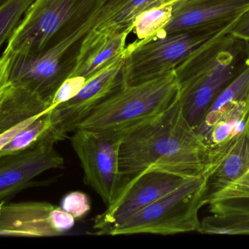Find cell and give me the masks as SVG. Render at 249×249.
Instances as JSON below:
<instances>
[{"label": "cell", "mask_w": 249, "mask_h": 249, "mask_svg": "<svg viewBox=\"0 0 249 249\" xmlns=\"http://www.w3.org/2000/svg\"><path fill=\"white\" fill-rule=\"evenodd\" d=\"M119 165L124 180L149 170L186 178L209 175L212 152L184 117L178 92L165 110L125 130Z\"/></svg>", "instance_id": "6da1fadb"}, {"label": "cell", "mask_w": 249, "mask_h": 249, "mask_svg": "<svg viewBox=\"0 0 249 249\" xmlns=\"http://www.w3.org/2000/svg\"><path fill=\"white\" fill-rule=\"evenodd\" d=\"M249 65V42L229 32L196 50L174 70L183 114L196 129L216 96Z\"/></svg>", "instance_id": "7a4b0ae2"}, {"label": "cell", "mask_w": 249, "mask_h": 249, "mask_svg": "<svg viewBox=\"0 0 249 249\" xmlns=\"http://www.w3.org/2000/svg\"><path fill=\"white\" fill-rule=\"evenodd\" d=\"M105 0H34L7 40L4 54L35 57L75 33Z\"/></svg>", "instance_id": "3957f363"}, {"label": "cell", "mask_w": 249, "mask_h": 249, "mask_svg": "<svg viewBox=\"0 0 249 249\" xmlns=\"http://www.w3.org/2000/svg\"><path fill=\"white\" fill-rule=\"evenodd\" d=\"M238 19L188 30L160 34L148 39H137L126 45L124 51V84H139L174 73L175 69L196 50L229 32Z\"/></svg>", "instance_id": "277c9868"}, {"label": "cell", "mask_w": 249, "mask_h": 249, "mask_svg": "<svg viewBox=\"0 0 249 249\" xmlns=\"http://www.w3.org/2000/svg\"><path fill=\"white\" fill-rule=\"evenodd\" d=\"M177 93L174 73L139 84H124L102 102L78 128L124 131L165 110Z\"/></svg>", "instance_id": "5b68a950"}, {"label": "cell", "mask_w": 249, "mask_h": 249, "mask_svg": "<svg viewBox=\"0 0 249 249\" xmlns=\"http://www.w3.org/2000/svg\"><path fill=\"white\" fill-rule=\"evenodd\" d=\"M99 10L70 38L35 57L10 54L8 81L36 94L51 105L54 95L75 68L85 38L102 20Z\"/></svg>", "instance_id": "8992f818"}, {"label": "cell", "mask_w": 249, "mask_h": 249, "mask_svg": "<svg viewBox=\"0 0 249 249\" xmlns=\"http://www.w3.org/2000/svg\"><path fill=\"white\" fill-rule=\"evenodd\" d=\"M206 176L190 178L115 228L110 235H171L198 232V213L204 206Z\"/></svg>", "instance_id": "52a82bcc"}, {"label": "cell", "mask_w": 249, "mask_h": 249, "mask_svg": "<svg viewBox=\"0 0 249 249\" xmlns=\"http://www.w3.org/2000/svg\"><path fill=\"white\" fill-rule=\"evenodd\" d=\"M124 131L96 132L77 128L71 143L84 171V181L109 206L124 179L119 165V151Z\"/></svg>", "instance_id": "ba28073f"}, {"label": "cell", "mask_w": 249, "mask_h": 249, "mask_svg": "<svg viewBox=\"0 0 249 249\" xmlns=\"http://www.w3.org/2000/svg\"><path fill=\"white\" fill-rule=\"evenodd\" d=\"M190 178L168 172L149 170L124 180L114 201L95 219L96 235L111 232L129 218L172 192Z\"/></svg>", "instance_id": "9c48e42d"}, {"label": "cell", "mask_w": 249, "mask_h": 249, "mask_svg": "<svg viewBox=\"0 0 249 249\" xmlns=\"http://www.w3.org/2000/svg\"><path fill=\"white\" fill-rule=\"evenodd\" d=\"M124 84V53L86 81L77 95L50 110L51 134L57 142L74 133L79 125L114 92Z\"/></svg>", "instance_id": "30bf717a"}, {"label": "cell", "mask_w": 249, "mask_h": 249, "mask_svg": "<svg viewBox=\"0 0 249 249\" xmlns=\"http://www.w3.org/2000/svg\"><path fill=\"white\" fill-rule=\"evenodd\" d=\"M55 142L45 140L21 152L0 157V205L8 203L45 171L64 167Z\"/></svg>", "instance_id": "8fae6325"}, {"label": "cell", "mask_w": 249, "mask_h": 249, "mask_svg": "<svg viewBox=\"0 0 249 249\" xmlns=\"http://www.w3.org/2000/svg\"><path fill=\"white\" fill-rule=\"evenodd\" d=\"M249 8V0H178L173 4L172 17L161 34L235 20Z\"/></svg>", "instance_id": "7c38bea8"}, {"label": "cell", "mask_w": 249, "mask_h": 249, "mask_svg": "<svg viewBox=\"0 0 249 249\" xmlns=\"http://www.w3.org/2000/svg\"><path fill=\"white\" fill-rule=\"evenodd\" d=\"M55 206L45 202L7 203L0 205V235H58L51 222V213Z\"/></svg>", "instance_id": "4fadbf2b"}, {"label": "cell", "mask_w": 249, "mask_h": 249, "mask_svg": "<svg viewBox=\"0 0 249 249\" xmlns=\"http://www.w3.org/2000/svg\"><path fill=\"white\" fill-rule=\"evenodd\" d=\"M51 108V105L36 94L7 81L0 107V136L5 141H11Z\"/></svg>", "instance_id": "5bb4252c"}, {"label": "cell", "mask_w": 249, "mask_h": 249, "mask_svg": "<svg viewBox=\"0 0 249 249\" xmlns=\"http://www.w3.org/2000/svg\"><path fill=\"white\" fill-rule=\"evenodd\" d=\"M128 32L112 34L95 28L83 41L71 76L91 78L124 53Z\"/></svg>", "instance_id": "9a60e30c"}, {"label": "cell", "mask_w": 249, "mask_h": 249, "mask_svg": "<svg viewBox=\"0 0 249 249\" xmlns=\"http://www.w3.org/2000/svg\"><path fill=\"white\" fill-rule=\"evenodd\" d=\"M249 122V99L231 107L215 123L205 137L212 154L211 172L220 163Z\"/></svg>", "instance_id": "2e32d148"}, {"label": "cell", "mask_w": 249, "mask_h": 249, "mask_svg": "<svg viewBox=\"0 0 249 249\" xmlns=\"http://www.w3.org/2000/svg\"><path fill=\"white\" fill-rule=\"evenodd\" d=\"M249 171V122L231 150L208 175L205 202Z\"/></svg>", "instance_id": "e0dca14e"}, {"label": "cell", "mask_w": 249, "mask_h": 249, "mask_svg": "<svg viewBox=\"0 0 249 249\" xmlns=\"http://www.w3.org/2000/svg\"><path fill=\"white\" fill-rule=\"evenodd\" d=\"M249 99V65L216 96L198 125L195 129L203 139L215 123L231 107Z\"/></svg>", "instance_id": "ac0fdd59"}, {"label": "cell", "mask_w": 249, "mask_h": 249, "mask_svg": "<svg viewBox=\"0 0 249 249\" xmlns=\"http://www.w3.org/2000/svg\"><path fill=\"white\" fill-rule=\"evenodd\" d=\"M178 0H125L116 13L98 25L96 29L108 33L118 34L133 31V24L138 15L160 6L174 4Z\"/></svg>", "instance_id": "d6986e66"}, {"label": "cell", "mask_w": 249, "mask_h": 249, "mask_svg": "<svg viewBox=\"0 0 249 249\" xmlns=\"http://www.w3.org/2000/svg\"><path fill=\"white\" fill-rule=\"evenodd\" d=\"M51 108L35 118L4 146L0 150V157L21 152L42 140H51L57 143L51 135Z\"/></svg>", "instance_id": "ffe728a7"}, {"label": "cell", "mask_w": 249, "mask_h": 249, "mask_svg": "<svg viewBox=\"0 0 249 249\" xmlns=\"http://www.w3.org/2000/svg\"><path fill=\"white\" fill-rule=\"evenodd\" d=\"M198 232L219 235H249V209L223 214H211L200 222Z\"/></svg>", "instance_id": "44dd1931"}, {"label": "cell", "mask_w": 249, "mask_h": 249, "mask_svg": "<svg viewBox=\"0 0 249 249\" xmlns=\"http://www.w3.org/2000/svg\"><path fill=\"white\" fill-rule=\"evenodd\" d=\"M172 6L154 7L138 15L133 24L138 39H148L162 33L172 17Z\"/></svg>", "instance_id": "7402d4cb"}, {"label": "cell", "mask_w": 249, "mask_h": 249, "mask_svg": "<svg viewBox=\"0 0 249 249\" xmlns=\"http://www.w3.org/2000/svg\"><path fill=\"white\" fill-rule=\"evenodd\" d=\"M249 203V171L228 187L222 189L205 202L209 211L238 207Z\"/></svg>", "instance_id": "603a6c76"}, {"label": "cell", "mask_w": 249, "mask_h": 249, "mask_svg": "<svg viewBox=\"0 0 249 249\" xmlns=\"http://www.w3.org/2000/svg\"><path fill=\"white\" fill-rule=\"evenodd\" d=\"M34 0H10L0 7V48L7 41Z\"/></svg>", "instance_id": "cb8c5ba5"}, {"label": "cell", "mask_w": 249, "mask_h": 249, "mask_svg": "<svg viewBox=\"0 0 249 249\" xmlns=\"http://www.w3.org/2000/svg\"><path fill=\"white\" fill-rule=\"evenodd\" d=\"M60 207L75 219H83L91 209L89 196L80 191L71 192L66 194L61 200Z\"/></svg>", "instance_id": "d4e9b609"}, {"label": "cell", "mask_w": 249, "mask_h": 249, "mask_svg": "<svg viewBox=\"0 0 249 249\" xmlns=\"http://www.w3.org/2000/svg\"><path fill=\"white\" fill-rule=\"evenodd\" d=\"M87 80L83 77H68L57 90L51 102V108L70 100L81 90Z\"/></svg>", "instance_id": "484cf974"}, {"label": "cell", "mask_w": 249, "mask_h": 249, "mask_svg": "<svg viewBox=\"0 0 249 249\" xmlns=\"http://www.w3.org/2000/svg\"><path fill=\"white\" fill-rule=\"evenodd\" d=\"M51 222L53 229L60 235L74 227L75 219L61 207L55 206L51 213Z\"/></svg>", "instance_id": "4316f807"}, {"label": "cell", "mask_w": 249, "mask_h": 249, "mask_svg": "<svg viewBox=\"0 0 249 249\" xmlns=\"http://www.w3.org/2000/svg\"><path fill=\"white\" fill-rule=\"evenodd\" d=\"M229 32L239 39L249 42V8L238 18Z\"/></svg>", "instance_id": "83f0119b"}, {"label": "cell", "mask_w": 249, "mask_h": 249, "mask_svg": "<svg viewBox=\"0 0 249 249\" xmlns=\"http://www.w3.org/2000/svg\"><path fill=\"white\" fill-rule=\"evenodd\" d=\"M10 55L3 53L0 57V107L2 99L3 92L8 80L9 68H10Z\"/></svg>", "instance_id": "f1b7e54d"}, {"label": "cell", "mask_w": 249, "mask_h": 249, "mask_svg": "<svg viewBox=\"0 0 249 249\" xmlns=\"http://www.w3.org/2000/svg\"><path fill=\"white\" fill-rule=\"evenodd\" d=\"M8 1H10V0H0V7L6 4Z\"/></svg>", "instance_id": "f546056e"}, {"label": "cell", "mask_w": 249, "mask_h": 249, "mask_svg": "<svg viewBox=\"0 0 249 249\" xmlns=\"http://www.w3.org/2000/svg\"></svg>", "instance_id": "4dcf8cb0"}]
</instances>
